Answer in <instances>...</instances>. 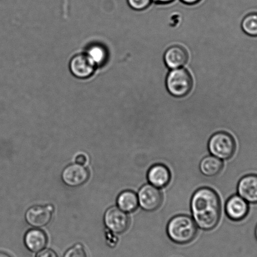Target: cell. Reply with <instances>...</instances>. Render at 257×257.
<instances>
[{
  "mask_svg": "<svg viewBox=\"0 0 257 257\" xmlns=\"http://www.w3.org/2000/svg\"><path fill=\"white\" fill-rule=\"evenodd\" d=\"M193 219L199 228L210 231L218 225L221 217V201L218 194L209 188H199L191 201Z\"/></svg>",
  "mask_w": 257,
  "mask_h": 257,
  "instance_id": "obj_1",
  "label": "cell"
},
{
  "mask_svg": "<svg viewBox=\"0 0 257 257\" xmlns=\"http://www.w3.org/2000/svg\"><path fill=\"white\" fill-rule=\"evenodd\" d=\"M198 228L193 218L184 214L173 217L167 226V233L172 241L178 244H186L193 241Z\"/></svg>",
  "mask_w": 257,
  "mask_h": 257,
  "instance_id": "obj_2",
  "label": "cell"
},
{
  "mask_svg": "<svg viewBox=\"0 0 257 257\" xmlns=\"http://www.w3.org/2000/svg\"><path fill=\"white\" fill-rule=\"evenodd\" d=\"M193 80L188 70L184 68L172 69L166 78V88L172 96L182 98L190 93Z\"/></svg>",
  "mask_w": 257,
  "mask_h": 257,
  "instance_id": "obj_3",
  "label": "cell"
},
{
  "mask_svg": "<svg viewBox=\"0 0 257 257\" xmlns=\"http://www.w3.org/2000/svg\"><path fill=\"white\" fill-rule=\"evenodd\" d=\"M208 149L212 156L221 160H228L231 158L235 152V141L233 137L226 132H217L209 139Z\"/></svg>",
  "mask_w": 257,
  "mask_h": 257,
  "instance_id": "obj_4",
  "label": "cell"
},
{
  "mask_svg": "<svg viewBox=\"0 0 257 257\" xmlns=\"http://www.w3.org/2000/svg\"><path fill=\"white\" fill-rule=\"evenodd\" d=\"M139 204L145 211H154L157 210L162 203V194L159 188L151 184H145L137 194Z\"/></svg>",
  "mask_w": 257,
  "mask_h": 257,
  "instance_id": "obj_5",
  "label": "cell"
},
{
  "mask_svg": "<svg viewBox=\"0 0 257 257\" xmlns=\"http://www.w3.org/2000/svg\"><path fill=\"white\" fill-rule=\"evenodd\" d=\"M104 221L109 230L118 234L124 233L130 225L128 214L116 206L107 209L104 214Z\"/></svg>",
  "mask_w": 257,
  "mask_h": 257,
  "instance_id": "obj_6",
  "label": "cell"
},
{
  "mask_svg": "<svg viewBox=\"0 0 257 257\" xmlns=\"http://www.w3.org/2000/svg\"><path fill=\"white\" fill-rule=\"evenodd\" d=\"M54 211V207L52 204L32 206L26 212V221L36 228L46 226L51 221Z\"/></svg>",
  "mask_w": 257,
  "mask_h": 257,
  "instance_id": "obj_7",
  "label": "cell"
},
{
  "mask_svg": "<svg viewBox=\"0 0 257 257\" xmlns=\"http://www.w3.org/2000/svg\"><path fill=\"white\" fill-rule=\"evenodd\" d=\"M89 178L88 170L78 164L69 165L64 169L62 179L66 185L78 187L84 184Z\"/></svg>",
  "mask_w": 257,
  "mask_h": 257,
  "instance_id": "obj_8",
  "label": "cell"
},
{
  "mask_svg": "<svg viewBox=\"0 0 257 257\" xmlns=\"http://www.w3.org/2000/svg\"><path fill=\"white\" fill-rule=\"evenodd\" d=\"M96 64L88 54H77L70 62V70L75 77L86 79L94 73Z\"/></svg>",
  "mask_w": 257,
  "mask_h": 257,
  "instance_id": "obj_9",
  "label": "cell"
},
{
  "mask_svg": "<svg viewBox=\"0 0 257 257\" xmlns=\"http://www.w3.org/2000/svg\"><path fill=\"white\" fill-rule=\"evenodd\" d=\"M225 211L227 216L231 220L241 221L248 213V204L241 196L233 195L227 201Z\"/></svg>",
  "mask_w": 257,
  "mask_h": 257,
  "instance_id": "obj_10",
  "label": "cell"
},
{
  "mask_svg": "<svg viewBox=\"0 0 257 257\" xmlns=\"http://www.w3.org/2000/svg\"><path fill=\"white\" fill-rule=\"evenodd\" d=\"M238 195L247 203H257V175L249 174L239 180L238 188Z\"/></svg>",
  "mask_w": 257,
  "mask_h": 257,
  "instance_id": "obj_11",
  "label": "cell"
},
{
  "mask_svg": "<svg viewBox=\"0 0 257 257\" xmlns=\"http://www.w3.org/2000/svg\"><path fill=\"white\" fill-rule=\"evenodd\" d=\"M149 183L157 188L166 187L171 181V174L168 167L162 164L152 166L147 173Z\"/></svg>",
  "mask_w": 257,
  "mask_h": 257,
  "instance_id": "obj_12",
  "label": "cell"
},
{
  "mask_svg": "<svg viewBox=\"0 0 257 257\" xmlns=\"http://www.w3.org/2000/svg\"><path fill=\"white\" fill-rule=\"evenodd\" d=\"M189 55L186 50L180 46L169 47L165 52V64L171 69L181 68L188 62Z\"/></svg>",
  "mask_w": 257,
  "mask_h": 257,
  "instance_id": "obj_13",
  "label": "cell"
},
{
  "mask_svg": "<svg viewBox=\"0 0 257 257\" xmlns=\"http://www.w3.org/2000/svg\"><path fill=\"white\" fill-rule=\"evenodd\" d=\"M47 236L41 229L34 228L27 232L25 236V244L30 251L37 253L42 250L47 244Z\"/></svg>",
  "mask_w": 257,
  "mask_h": 257,
  "instance_id": "obj_14",
  "label": "cell"
},
{
  "mask_svg": "<svg viewBox=\"0 0 257 257\" xmlns=\"http://www.w3.org/2000/svg\"><path fill=\"white\" fill-rule=\"evenodd\" d=\"M117 206L125 213H132L138 208V196L134 191L127 190L121 192L117 198Z\"/></svg>",
  "mask_w": 257,
  "mask_h": 257,
  "instance_id": "obj_15",
  "label": "cell"
},
{
  "mask_svg": "<svg viewBox=\"0 0 257 257\" xmlns=\"http://www.w3.org/2000/svg\"><path fill=\"white\" fill-rule=\"evenodd\" d=\"M223 164L221 159L213 156H207L202 159L199 165L201 173L207 177L218 175L223 169Z\"/></svg>",
  "mask_w": 257,
  "mask_h": 257,
  "instance_id": "obj_16",
  "label": "cell"
},
{
  "mask_svg": "<svg viewBox=\"0 0 257 257\" xmlns=\"http://www.w3.org/2000/svg\"><path fill=\"white\" fill-rule=\"evenodd\" d=\"M241 28L246 35L257 37V12L247 15L241 22Z\"/></svg>",
  "mask_w": 257,
  "mask_h": 257,
  "instance_id": "obj_17",
  "label": "cell"
},
{
  "mask_svg": "<svg viewBox=\"0 0 257 257\" xmlns=\"http://www.w3.org/2000/svg\"><path fill=\"white\" fill-rule=\"evenodd\" d=\"M87 54L96 64V66L103 64L107 56L105 49L103 47L99 46H94L90 47Z\"/></svg>",
  "mask_w": 257,
  "mask_h": 257,
  "instance_id": "obj_18",
  "label": "cell"
},
{
  "mask_svg": "<svg viewBox=\"0 0 257 257\" xmlns=\"http://www.w3.org/2000/svg\"><path fill=\"white\" fill-rule=\"evenodd\" d=\"M63 257H88L84 246L81 243H77L69 248Z\"/></svg>",
  "mask_w": 257,
  "mask_h": 257,
  "instance_id": "obj_19",
  "label": "cell"
},
{
  "mask_svg": "<svg viewBox=\"0 0 257 257\" xmlns=\"http://www.w3.org/2000/svg\"><path fill=\"white\" fill-rule=\"evenodd\" d=\"M129 6L135 11H144L151 6L152 0H127Z\"/></svg>",
  "mask_w": 257,
  "mask_h": 257,
  "instance_id": "obj_20",
  "label": "cell"
},
{
  "mask_svg": "<svg viewBox=\"0 0 257 257\" xmlns=\"http://www.w3.org/2000/svg\"><path fill=\"white\" fill-rule=\"evenodd\" d=\"M36 257H59L56 251L52 249H44L37 253Z\"/></svg>",
  "mask_w": 257,
  "mask_h": 257,
  "instance_id": "obj_21",
  "label": "cell"
},
{
  "mask_svg": "<svg viewBox=\"0 0 257 257\" xmlns=\"http://www.w3.org/2000/svg\"><path fill=\"white\" fill-rule=\"evenodd\" d=\"M75 161H76V164L84 166V165L86 164L87 162V158L86 156H84V155L79 154L76 157Z\"/></svg>",
  "mask_w": 257,
  "mask_h": 257,
  "instance_id": "obj_22",
  "label": "cell"
},
{
  "mask_svg": "<svg viewBox=\"0 0 257 257\" xmlns=\"http://www.w3.org/2000/svg\"><path fill=\"white\" fill-rule=\"evenodd\" d=\"M181 1L184 4L191 6V5H195L199 3L201 0H181Z\"/></svg>",
  "mask_w": 257,
  "mask_h": 257,
  "instance_id": "obj_23",
  "label": "cell"
},
{
  "mask_svg": "<svg viewBox=\"0 0 257 257\" xmlns=\"http://www.w3.org/2000/svg\"><path fill=\"white\" fill-rule=\"evenodd\" d=\"M158 4H168L173 2L174 0H152Z\"/></svg>",
  "mask_w": 257,
  "mask_h": 257,
  "instance_id": "obj_24",
  "label": "cell"
},
{
  "mask_svg": "<svg viewBox=\"0 0 257 257\" xmlns=\"http://www.w3.org/2000/svg\"><path fill=\"white\" fill-rule=\"evenodd\" d=\"M0 257H12V256H10L9 254H7V253H5V252L0 251Z\"/></svg>",
  "mask_w": 257,
  "mask_h": 257,
  "instance_id": "obj_25",
  "label": "cell"
},
{
  "mask_svg": "<svg viewBox=\"0 0 257 257\" xmlns=\"http://www.w3.org/2000/svg\"><path fill=\"white\" fill-rule=\"evenodd\" d=\"M255 234H256V237L257 238V225H256V230H255Z\"/></svg>",
  "mask_w": 257,
  "mask_h": 257,
  "instance_id": "obj_26",
  "label": "cell"
}]
</instances>
